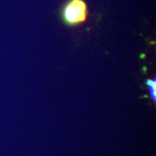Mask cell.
Wrapping results in <instances>:
<instances>
[{
  "label": "cell",
  "instance_id": "obj_1",
  "mask_svg": "<svg viewBox=\"0 0 156 156\" xmlns=\"http://www.w3.org/2000/svg\"><path fill=\"white\" fill-rule=\"evenodd\" d=\"M60 17L68 27H76L87 21L89 7L84 0H67L62 6Z\"/></svg>",
  "mask_w": 156,
  "mask_h": 156
},
{
  "label": "cell",
  "instance_id": "obj_2",
  "mask_svg": "<svg viewBox=\"0 0 156 156\" xmlns=\"http://www.w3.org/2000/svg\"><path fill=\"white\" fill-rule=\"evenodd\" d=\"M146 84L148 87V90H149V94H150V97L154 101H156V79H147L146 81Z\"/></svg>",
  "mask_w": 156,
  "mask_h": 156
}]
</instances>
